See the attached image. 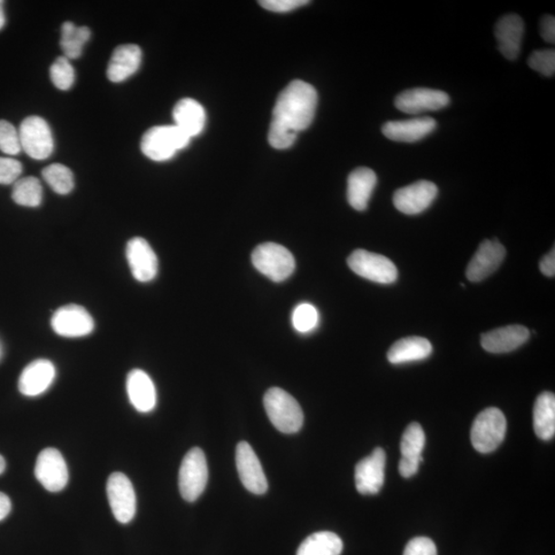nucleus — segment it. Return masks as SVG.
<instances>
[{
  "label": "nucleus",
  "mask_w": 555,
  "mask_h": 555,
  "mask_svg": "<svg viewBox=\"0 0 555 555\" xmlns=\"http://www.w3.org/2000/svg\"><path fill=\"white\" fill-rule=\"evenodd\" d=\"M317 104V91L310 83L291 82L278 96L268 130L269 144L276 150L291 148L298 133L311 125Z\"/></svg>",
  "instance_id": "obj_1"
},
{
  "label": "nucleus",
  "mask_w": 555,
  "mask_h": 555,
  "mask_svg": "<svg viewBox=\"0 0 555 555\" xmlns=\"http://www.w3.org/2000/svg\"><path fill=\"white\" fill-rule=\"evenodd\" d=\"M264 405L269 421L285 434L297 433L304 425V413L297 399L280 388L267 391Z\"/></svg>",
  "instance_id": "obj_2"
},
{
  "label": "nucleus",
  "mask_w": 555,
  "mask_h": 555,
  "mask_svg": "<svg viewBox=\"0 0 555 555\" xmlns=\"http://www.w3.org/2000/svg\"><path fill=\"white\" fill-rule=\"evenodd\" d=\"M190 137L173 126H157L146 131L141 148L145 157L154 161L174 158L180 151L188 148Z\"/></svg>",
  "instance_id": "obj_3"
},
{
  "label": "nucleus",
  "mask_w": 555,
  "mask_h": 555,
  "mask_svg": "<svg viewBox=\"0 0 555 555\" xmlns=\"http://www.w3.org/2000/svg\"><path fill=\"white\" fill-rule=\"evenodd\" d=\"M252 264L259 273L274 282H283L295 272L296 259L284 246L264 243L252 253Z\"/></svg>",
  "instance_id": "obj_4"
},
{
  "label": "nucleus",
  "mask_w": 555,
  "mask_h": 555,
  "mask_svg": "<svg viewBox=\"0 0 555 555\" xmlns=\"http://www.w3.org/2000/svg\"><path fill=\"white\" fill-rule=\"evenodd\" d=\"M507 421L502 412L490 407L476 416L472 429V442L474 449L482 453L496 451L503 443Z\"/></svg>",
  "instance_id": "obj_5"
},
{
  "label": "nucleus",
  "mask_w": 555,
  "mask_h": 555,
  "mask_svg": "<svg viewBox=\"0 0 555 555\" xmlns=\"http://www.w3.org/2000/svg\"><path fill=\"white\" fill-rule=\"evenodd\" d=\"M179 482L181 496L188 502H195L204 492L208 482V465L205 453L199 447L185 454Z\"/></svg>",
  "instance_id": "obj_6"
},
{
  "label": "nucleus",
  "mask_w": 555,
  "mask_h": 555,
  "mask_svg": "<svg viewBox=\"0 0 555 555\" xmlns=\"http://www.w3.org/2000/svg\"><path fill=\"white\" fill-rule=\"evenodd\" d=\"M348 266L354 273L375 283L392 284L397 280L396 266L381 254L355 250L348 258Z\"/></svg>",
  "instance_id": "obj_7"
},
{
  "label": "nucleus",
  "mask_w": 555,
  "mask_h": 555,
  "mask_svg": "<svg viewBox=\"0 0 555 555\" xmlns=\"http://www.w3.org/2000/svg\"><path fill=\"white\" fill-rule=\"evenodd\" d=\"M19 136L22 151L31 159L44 161L51 157L54 138L49 123L40 117H29L21 122Z\"/></svg>",
  "instance_id": "obj_8"
},
{
  "label": "nucleus",
  "mask_w": 555,
  "mask_h": 555,
  "mask_svg": "<svg viewBox=\"0 0 555 555\" xmlns=\"http://www.w3.org/2000/svg\"><path fill=\"white\" fill-rule=\"evenodd\" d=\"M108 502L115 520L129 523L136 514V493L128 476L121 472L112 473L106 484Z\"/></svg>",
  "instance_id": "obj_9"
},
{
  "label": "nucleus",
  "mask_w": 555,
  "mask_h": 555,
  "mask_svg": "<svg viewBox=\"0 0 555 555\" xmlns=\"http://www.w3.org/2000/svg\"><path fill=\"white\" fill-rule=\"evenodd\" d=\"M51 326L58 336L76 338L91 335L95 328V322L83 307L67 305L54 313Z\"/></svg>",
  "instance_id": "obj_10"
},
{
  "label": "nucleus",
  "mask_w": 555,
  "mask_h": 555,
  "mask_svg": "<svg viewBox=\"0 0 555 555\" xmlns=\"http://www.w3.org/2000/svg\"><path fill=\"white\" fill-rule=\"evenodd\" d=\"M34 472L36 480L49 492H60L67 485L69 474L66 462L62 453L52 447L38 454Z\"/></svg>",
  "instance_id": "obj_11"
},
{
  "label": "nucleus",
  "mask_w": 555,
  "mask_h": 555,
  "mask_svg": "<svg viewBox=\"0 0 555 555\" xmlns=\"http://www.w3.org/2000/svg\"><path fill=\"white\" fill-rule=\"evenodd\" d=\"M451 103L445 92L427 88H415L400 92L395 99L398 111L408 114L437 112Z\"/></svg>",
  "instance_id": "obj_12"
},
{
  "label": "nucleus",
  "mask_w": 555,
  "mask_h": 555,
  "mask_svg": "<svg viewBox=\"0 0 555 555\" xmlns=\"http://www.w3.org/2000/svg\"><path fill=\"white\" fill-rule=\"evenodd\" d=\"M437 195L438 189L433 182L421 180L396 190L393 204L401 213L416 215L427 210Z\"/></svg>",
  "instance_id": "obj_13"
},
{
  "label": "nucleus",
  "mask_w": 555,
  "mask_h": 555,
  "mask_svg": "<svg viewBox=\"0 0 555 555\" xmlns=\"http://www.w3.org/2000/svg\"><path fill=\"white\" fill-rule=\"evenodd\" d=\"M236 465L244 487L256 495H264L268 488V480L256 452L248 443L238 444Z\"/></svg>",
  "instance_id": "obj_14"
},
{
  "label": "nucleus",
  "mask_w": 555,
  "mask_h": 555,
  "mask_svg": "<svg viewBox=\"0 0 555 555\" xmlns=\"http://www.w3.org/2000/svg\"><path fill=\"white\" fill-rule=\"evenodd\" d=\"M126 256L128 264L135 279L148 283L157 277L159 260L151 246L145 239L135 237L127 244Z\"/></svg>",
  "instance_id": "obj_15"
},
{
  "label": "nucleus",
  "mask_w": 555,
  "mask_h": 555,
  "mask_svg": "<svg viewBox=\"0 0 555 555\" xmlns=\"http://www.w3.org/2000/svg\"><path fill=\"white\" fill-rule=\"evenodd\" d=\"M385 453L376 447L370 456L362 459L355 468V482L361 495H375L385 482Z\"/></svg>",
  "instance_id": "obj_16"
},
{
  "label": "nucleus",
  "mask_w": 555,
  "mask_h": 555,
  "mask_svg": "<svg viewBox=\"0 0 555 555\" xmlns=\"http://www.w3.org/2000/svg\"><path fill=\"white\" fill-rule=\"evenodd\" d=\"M506 257L505 247L498 240H485L474 254L467 267L469 281L481 282L496 272Z\"/></svg>",
  "instance_id": "obj_17"
},
{
  "label": "nucleus",
  "mask_w": 555,
  "mask_h": 555,
  "mask_svg": "<svg viewBox=\"0 0 555 555\" xmlns=\"http://www.w3.org/2000/svg\"><path fill=\"white\" fill-rule=\"evenodd\" d=\"M55 377L56 368L50 360H34L23 370L19 379V391L28 397L40 396L48 391Z\"/></svg>",
  "instance_id": "obj_18"
},
{
  "label": "nucleus",
  "mask_w": 555,
  "mask_h": 555,
  "mask_svg": "<svg viewBox=\"0 0 555 555\" xmlns=\"http://www.w3.org/2000/svg\"><path fill=\"white\" fill-rule=\"evenodd\" d=\"M437 122L432 118L391 121L382 128L383 134L392 141L414 143L434 132Z\"/></svg>",
  "instance_id": "obj_19"
},
{
  "label": "nucleus",
  "mask_w": 555,
  "mask_h": 555,
  "mask_svg": "<svg viewBox=\"0 0 555 555\" xmlns=\"http://www.w3.org/2000/svg\"><path fill=\"white\" fill-rule=\"evenodd\" d=\"M495 35L501 54L507 60L518 59L524 35V22L520 15L509 14L501 18L496 24Z\"/></svg>",
  "instance_id": "obj_20"
},
{
  "label": "nucleus",
  "mask_w": 555,
  "mask_h": 555,
  "mask_svg": "<svg viewBox=\"0 0 555 555\" xmlns=\"http://www.w3.org/2000/svg\"><path fill=\"white\" fill-rule=\"evenodd\" d=\"M131 404L139 413H150L157 405V390L151 376L141 369H133L127 377Z\"/></svg>",
  "instance_id": "obj_21"
},
{
  "label": "nucleus",
  "mask_w": 555,
  "mask_h": 555,
  "mask_svg": "<svg viewBox=\"0 0 555 555\" xmlns=\"http://www.w3.org/2000/svg\"><path fill=\"white\" fill-rule=\"evenodd\" d=\"M530 331L522 326H508L489 331L482 336V346L493 354L512 352L530 338Z\"/></svg>",
  "instance_id": "obj_22"
},
{
  "label": "nucleus",
  "mask_w": 555,
  "mask_h": 555,
  "mask_svg": "<svg viewBox=\"0 0 555 555\" xmlns=\"http://www.w3.org/2000/svg\"><path fill=\"white\" fill-rule=\"evenodd\" d=\"M142 51L136 44H122L113 51L107 67V77L112 83H122L138 72Z\"/></svg>",
  "instance_id": "obj_23"
},
{
  "label": "nucleus",
  "mask_w": 555,
  "mask_h": 555,
  "mask_svg": "<svg viewBox=\"0 0 555 555\" xmlns=\"http://www.w3.org/2000/svg\"><path fill=\"white\" fill-rule=\"evenodd\" d=\"M376 183V174L369 168L355 169L349 175L346 197H348L349 204L355 210H366Z\"/></svg>",
  "instance_id": "obj_24"
},
{
  "label": "nucleus",
  "mask_w": 555,
  "mask_h": 555,
  "mask_svg": "<svg viewBox=\"0 0 555 555\" xmlns=\"http://www.w3.org/2000/svg\"><path fill=\"white\" fill-rule=\"evenodd\" d=\"M175 126L190 138L203 132L206 125V112L195 99L184 98L177 102L173 110Z\"/></svg>",
  "instance_id": "obj_25"
},
{
  "label": "nucleus",
  "mask_w": 555,
  "mask_h": 555,
  "mask_svg": "<svg viewBox=\"0 0 555 555\" xmlns=\"http://www.w3.org/2000/svg\"><path fill=\"white\" fill-rule=\"evenodd\" d=\"M433 348L428 339L420 336L401 338L393 345L388 352V360L392 365L408 364L430 356Z\"/></svg>",
  "instance_id": "obj_26"
},
{
  "label": "nucleus",
  "mask_w": 555,
  "mask_h": 555,
  "mask_svg": "<svg viewBox=\"0 0 555 555\" xmlns=\"http://www.w3.org/2000/svg\"><path fill=\"white\" fill-rule=\"evenodd\" d=\"M534 430L542 441H550L555 434V396L551 392H543L534 406Z\"/></svg>",
  "instance_id": "obj_27"
},
{
  "label": "nucleus",
  "mask_w": 555,
  "mask_h": 555,
  "mask_svg": "<svg viewBox=\"0 0 555 555\" xmlns=\"http://www.w3.org/2000/svg\"><path fill=\"white\" fill-rule=\"evenodd\" d=\"M342 539L331 531H318L304 540L297 555H341Z\"/></svg>",
  "instance_id": "obj_28"
},
{
  "label": "nucleus",
  "mask_w": 555,
  "mask_h": 555,
  "mask_svg": "<svg viewBox=\"0 0 555 555\" xmlns=\"http://www.w3.org/2000/svg\"><path fill=\"white\" fill-rule=\"evenodd\" d=\"M91 37V30L88 27H76L73 22L67 21L61 29V49L64 57L68 60L80 58L83 46Z\"/></svg>",
  "instance_id": "obj_29"
},
{
  "label": "nucleus",
  "mask_w": 555,
  "mask_h": 555,
  "mask_svg": "<svg viewBox=\"0 0 555 555\" xmlns=\"http://www.w3.org/2000/svg\"><path fill=\"white\" fill-rule=\"evenodd\" d=\"M43 185L34 176L23 177L14 183L12 198L15 204L36 208L43 202Z\"/></svg>",
  "instance_id": "obj_30"
},
{
  "label": "nucleus",
  "mask_w": 555,
  "mask_h": 555,
  "mask_svg": "<svg viewBox=\"0 0 555 555\" xmlns=\"http://www.w3.org/2000/svg\"><path fill=\"white\" fill-rule=\"evenodd\" d=\"M43 177L50 188L58 195H68L74 189L72 170L62 164H52L43 170Z\"/></svg>",
  "instance_id": "obj_31"
},
{
  "label": "nucleus",
  "mask_w": 555,
  "mask_h": 555,
  "mask_svg": "<svg viewBox=\"0 0 555 555\" xmlns=\"http://www.w3.org/2000/svg\"><path fill=\"white\" fill-rule=\"evenodd\" d=\"M426 444V435L418 423H412L401 438L400 452L403 458L423 460L422 452Z\"/></svg>",
  "instance_id": "obj_32"
},
{
  "label": "nucleus",
  "mask_w": 555,
  "mask_h": 555,
  "mask_svg": "<svg viewBox=\"0 0 555 555\" xmlns=\"http://www.w3.org/2000/svg\"><path fill=\"white\" fill-rule=\"evenodd\" d=\"M292 326L299 334H310L319 324V313L311 304H300L292 313Z\"/></svg>",
  "instance_id": "obj_33"
},
{
  "label": "nucleus",
  "mask_w": 555,
  "mask_h": 555,
  "mask_svg": "<svg viewBox=\"0 0 555 555\" xmlns=\"http://www.w3.org/2000/svg\"><path fill=\"white\" fill-rule=\"evenodd\" d=\"M51 80L55 87L62 91L72 89L75 81L74 68L71 60L59 57L54 62L50 69Z\"/></svg>",
  "instance_id": "obj_34"
},
{
  "label": "nucleus",
  "mask_w": 555,
  "mask_h": 555,
  "mask_svg": "<svg viewBox=\"0 0 555 555\" xmlns=\"http://www.w3.org/2000/svg\"><path fill=\"white\" fill-rule=\"evenodd\" d=\"M0 151L9 156H18L22 151L19 131L5 120H0Z\"/></svg>",
  "instance_id": "obj_35"
},
{
  "label": "nucleus",
  "mask_w": 555,
  "mask_h": 555,
  "mask_svg": "<svg viewBox=\"0 0 555 555\" xmlns=\"http://www.w3.org/2000/svg\"><path fill=\"white\" fill-rule=\"evenodd\" d=\"M528 64L533 71L544 76H553L555 73L554 50H540L531 53Z\"/></svg>",
  "instance_id": "obj_36"
},
{
  "label": "nucleus",
  "mask_w": 555,
  "mask_h": 555,
  "mask_svg": "<svg viewBox=\"0 0 555 555\" xmlns=\"http://www.w3.org/2000/svg\"><path fill=\"white\" fill-rule=\"evenodd\" d=\"M23 166L19 161L0 157V184L10 185L20 180Z\"/></svg>",
  "instance_id": "obj_37"
},
{
  "label": "nucleus",
  "mask_w": 555,
  "mask_h": 555,
  "mask_svg": "<svg viewBox=\"0 0 555 555\" xmlns=\"http://www.w3.org/2000/svg\"><path fill=\"white\" fill-rule=\"evenodd\" d=\"M404 555H437V549L430 538L416 537L407 543Z\"/></svg>",
  "instance_id": "obj_38"
},
{
  "label": "nucleus",
  "mask_w": 555,
  "mask_h": 555,
  "mask_svg": "<svg viewBox=\"0 0 555 555\" xmlns=\"http://www.w3.org/2000/svg\"><path fill=\"white\" fill-rule=\"evenodd\" d=\"M307 0H262L259 5L268 11L287 13L307 5Z\"/></svg>",
  "instance_id": "obj_39"
},
{
  "label": "nucleus",
  "mask_w": 555,
  "mask_h": 555,
  "mask_svg": "<svg viewBox=\"0 0 555 555\" xmlns=\"http://www.w3.org/2000/svg\"><path fill=\"white\" fill-rule=\"evenodd\" d=\"M540 34L545 42L555 43V18L553 15H547L540 22Z\"/></svg>",
  "instance_id": "obj_40"
},
{
  "label": "nucleus",
  "mask_w": 555,
  "mask_h": 555,
  "mask_svg": "<svg viewBox=\"0 0 555 555\" xmlns=\"http://www.w3.org/2000/svg\"><path fill=\"white\" fill-rule=\"evenodd\" d=\"M423 460L401 458L399 472L401 476L410 478L418 473Z\"/></svg>",
  "instance_id": "obj_41"
},
{
  "label": "nucleus",
  "mask_w": 555,
  "mask_h": 555,
  "mask_svg": "<svg viewBox=\"0 0 555 555\" xmlns=\"http://www.w3.org/2000/svg\"><path fill=\"white\" fill-rule=\"evenodd\" d=\"M540 271L547 277L555 275V251L554 248L540 261Z\"/></svg>",
  "instance_id": "obj_42"
},
{
  "label": "nucleus",
  "mask_w": 555,
  "mask_h": 555,
  "mask_svg": "<svg viewBox=\"0 0 555 555\" xmlns=\"http://www.w3.org/2000/svg\"><path fill=\"white\" fill-rule=\"evenodd\" d=\"M12 511V503L5 493L0 492V521H4Z\"/></svg>",
  "instance_id": "obj_43"
},
{
  "label": "nucleus",
  "mask_w": 555,
  "mask_h": 555,
  "mask_svg": "<svg viewBox=\"0 0 555 555\" xmlns=\"http://www.w3.org/2000/svg\"><path fill=\"white\" fill-rule=\"evenodd\" d=\"M5 25V2L0 0V30Z\"/></svg>",
  "instance_id": "obj_44"
},
{
  "label": "nucleus",
  "mask_w": 555,
  "mask_h": 555,
  "mask_svg": "<svg viewBox=\"0 0 555 555\" xmlns=\"http://www.w3.org/2000/svg\"><path fill=\"white\" fill-rule=\"evenodd\" d=\"M5 467H6L5 460L2 456V454H0V474H3L5 472Z\"/></svg>",
  "instance_id": "obj_45"
},
{
  "label": "nucleus",
  "mask_w": 555,
  "mask_h": 555,
  "mask_svg": "<svg viewBox=\"0 0 555 555\" xmlns=\"http://www.w3.org/2000/svg\"><path fill=\"white\" fill-rule=\"evenodd\" d=\"M0 355H2V351H0Z\"/></svg>",
  "instance_id": "obj_46"
}]
</instances>
